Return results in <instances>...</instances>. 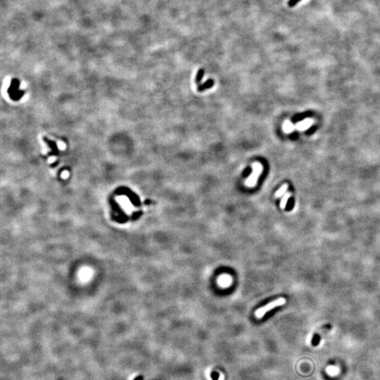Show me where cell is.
Listing matches in <instances>:
<instances>
[{
	"mask_svg": "<svg viewBox=\"0 0 380 380\" xmlns=\"http://www.w3.org/2000/svg\"><path fill=\"white\" fill-rule=\"evenodd\" d=\"M54 161H55V158L52 157L49 159V163H52V162H54Z\"/></svg>",
	"mask_w": 380,
	"mask_h": 380,
	"instance_id": "cell-13",
	"label": "cell"
},
{
	"mask_svg": "<svg viewBox=\"0 0 380 380\" xmlns=\"http://www.w3.org/2000/svg\"><path fill=\"white\" fill-rule=\"evenodd\" d=\"M81 276L83 277L84 279H87V278L89 277V276H91L90 271H89V270H84L81 272Z\"/></svg>",
	"mask_w": 380,
	"mask_h": 380,
	"instance_id": "cell-7",
	"label": "cell"
},
{
	"mask_svg": "<svg viewBox=\"0 0 380 380\" xmlns=\"http://www.w3.org/2000/svg\"><path fill=\"white\" fill-rule=\"evenodd\" d=\"M320 338L319 336H318V335H315L314 337H313V339H312V345H313V346H317V345H318V344H319V342H320Z\"/></svg>",
	"mask_w": 380,
	"mask_h": 380,
	"instance_id": "cell-8",
	"label": "cell"
},
{
	"mask_svg": "<svg viewBox=\"0 0 380 380\" xmlns=\"http://www.w3.org/2000/svg\"><path fill=\"white\" fill-rule=\"evenodd\" d=\"M58 147H59V148L61 149V150H64V149H66V145H65V144L62 142H58Z\"/></svg>",
	"mask_w": 380,
	"mask_h": 380,
	"instance_id": "cell-11",
	"label": "cell"
},
{
	"mask_svg": "<svg viewBox=\"0 0 380 380\" xmlns=\"http://www.w3.org/2000/svg\"><path fill=\"white\" fill-rule=\"evenodd\" d=\"M285 302H286L285 298H279L278 299H277V300L269 303H267L266 306H263V307L260 308L257 310L256 312H255V315H256L257 318L260 319V318H263V317L265 315L267 312H269V311L274 308L284 305Z\"/></svg>",
	"mask_w": 380,
	"mask_h": 380,
	"instance_id": "cell-1",
	"label": "cell"
},
{
	"mask_svg": "<svg viewBox=\"0 0 380 380\" xmlns=\"http://www.w3.org/2000/svg\"><path fill=\"white\" fill-rule=\"evenodd\" d=\"M294 128H295V126L289 121H285L284 125H283V130H284V133H291L292 131H294Z\"/></svg>",
	"mask_w": 380,
	"mask_h": 380,
	"instance_id": "cell-4",
	"label": "cell"
},
{
	"mask_svg": "<svg viewBox=\"0 0 380 380\" xmlns=\"http://www.w3.org/2000/svg\"><path fill=\"white\" fill-rule=\"evenodd\" d=\"M290 196H291V193H287V194H285L284 196H283L282 199H281L280 201V208L281 209L285 208L289 199L290 198Z\"/></svg>",
	"mask_w": 380,
	"mask_h": 380,
	"instance_id": "cell-5",
	"label": "cell"
},
{
	"mask_svg": "<svg viewBox=\"0 0 380 380\" xmlns=\"http://www.w3.org/2000/svg\"><path fill=\"white\" fill-rule=\"evenodd\" d=\"M263 171V166L259 163H255L253 165V171L251 172V175L248 179L246 180V185L250 187H252L256 185L257 180H258V177H259L260 173Z\"/></svg>",
	"mask_w": 380,
	"mask_h": 380,
	"instance_id": "cell-2",
	"label": "cell"
},
{
	"mask_svg": "<svg viewBox=\"0 0 380 380\" xmlns=\"http://www.w3.org/2000/svg\"><path fill=\"white\" fill-rule=\"evenodd\" d=\"M68 176H69V172H68V171H66V170L63 171L62 172V174H61V177H62L63 179L68 178Z\"/></svg>",
	"mask_w": 380,
	"mask_h": 380,
	"instance_id": "cell-12",
	"label": "cell"
},
{
	"mask_svg": "<svg viewBox=\"0 0 380 380\" xmlns=\"http://www.w3.org/2000/svg\"><path fill=\"white\" fill-rule=\"evenodd\" d=\"M301 1V0H289L288 5L289 7H294L296 4H297L298 2H300Z\"/></svg>",
	"mask_w": 380,
	"mask_h": 380,
	"instance_id": "cell-9",
	"label": "cell"
},
{
	"mask_svg": "<svg viewBox=\"0 0 380 380\" xmlns=\"http://www.w3.org/2000/svg\"><path fill=\"white\" fill-rule=\"evenodd\" d=\"M313 123H314L313 119L310 118H307L303 120V121H300V122L297 123L295 125V128L296 129L300 130V131H305V130H307L308 128H310L313 125Z\"/></svg>",
	"mask_w": 380,
	"mask_h": 380,
	"instance_id": "cell-3",
	"label": "cell"
},
{
	"mask_svg": "<svg viewBox=\"0 0 380 380\" xmlns=\"http://www.w3.org/2000/svg\"><path fill=\"white\" fill-rule=\"evenodd\" d=\"M220 374L219 373L216 372H213L212 374H211V377L213 380H218V378H219Z\"/></svg>",
	"mask_w": 380,
	"mask_h": 380,
	"instance_id": "cell-10",
	"label": "cell"
},
{
	"mask_svg": "<svg viewBox=\"0 0 380 380\" xmlns=\"http://www.w3.org/2000/svg\"><path fill=\"white\" fill-rule=\"evenodd\" d=\"M289 187V185L287 184H284V185H282L279 188V189L277 190V192L275 193V196L277 197H280L281 195H283L285 193V191H286Z\"/></svg>",
	"mask_w": 380,
	"mask_h": 380,
	"instance_id": "cell-6",
	"label": "cell"
}]
</instances>
